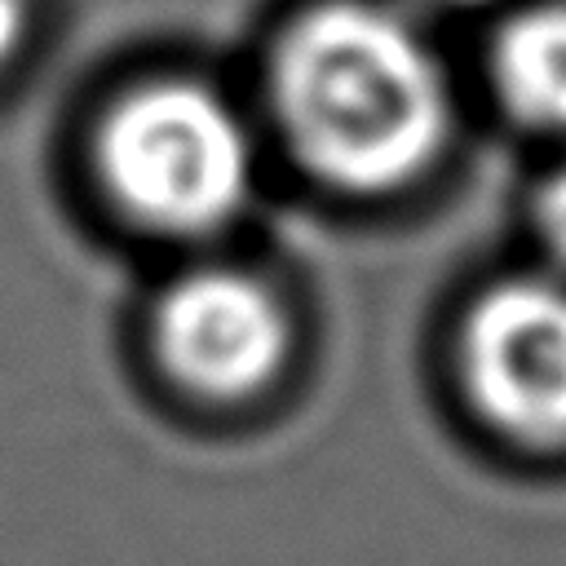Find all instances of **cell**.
I'll list each match as a JSON object with an SVG mask.
<instances>
[{"label":"cell","mask_w":566,"mask_h":566,"mask_svg":"<svg viewBox=\"0 0 566 566\" xmlns=\"http://www.w3.org/2000/svg\"><path fill=\"white\" fill-rule=\"evenodd\" d=\"M270 97L301 168L349 195L411 186L451 137L438 53L371 0H327L296 18L274 49Z\"/></svg>","instance_id":"cell-1"},{"label":"cell","mask_w":566,"mask_h":566,"mask_svg":"<svg viewBox=\"0 0 566 566\" xmlns=\"http://www.w3.org/2000/svg\"><path fill=\"white\" fill-rule=\"evenodd\" d=\"M106 195L146 230H221L252 190V137L239 111L195 80L124 93L97 128Z\"/></svg>","instance_id":"cell-2"},{"label":"cell","mask_w":566,"mask_h":566,"mask_svg":"<svg viewBox=\"0 0 566 566\" xmlns=\"http://www.w3.org/2000/svg\"><path fill=\"white\" fill-rule=\"evenodd\" d=\"M460 371L473 407L526 447H566V287L509 279L469 310Z\"/></svg>","instance_id":"cell-3"},{"label":"cell","mask_w":566,"mask_h":566,"mask_svg":"<svg viewBox=\"0 0 566 566\" xmlns=\"http://www.w3.org/2000/svg\"><path fill=\"white\" fill-rule=\"evenodd\" d=\"M292 345L279 296L239 270H195L155 305V354L168 376L217 402L261 394Z\"/></svg>","instance_id":"cell-4"},{"label":"cell","mask_w":566,"mask_h":566,"mask_svg":"<svg viewBox=\"0 0 566 566\" xmlns=\"http://www.w3.org/2000/svg\"><path fill=\"white\" fill-rule=\"evenodd\" d=\"M495 88L504 106L544 133H566V4L513 18L495 44Z\"/></svg>","instance_id":"cell-5"},{"label":"cell","mask_w":566,"mask_h":566,"mask_svg":"<svg viewBox=\"0 0 566 566\" xmlns=\"http://www.w3.org/2000/svg\"><path fill=\"white\" fill-rule=\"evenodd\" d=\"M535 221H539V239L548 243V252L566 265V168H557L539 199H535Z\"/></svg>","instance_id":"cell-6"},{"label":"cell","mask_w":566,"mask_h":566,"mask_svg":"<svg viewBox=\"0 0 566 566\" xmlns=\"http://www.w3.org/2000/svg\"><path fill=\"white\" fill-rule=\"evenodd\" d=\"M27 35V0H0V66L18 53Z\"/></svg>","instance_id":"cell-7"},{"label":"cell","mask_w":566,"mask_h":566,"mask_svg":"<svg viewBox=\"0 0 566 566\" xmlns=\"http://www.w3.org/2000/svg\"><path fill=\"white\" fill-rule=\"evenodd\" d=\"M442 4H486V0H442Z\"/></svg>","instance_id":"cell-8"}]
</instances>
